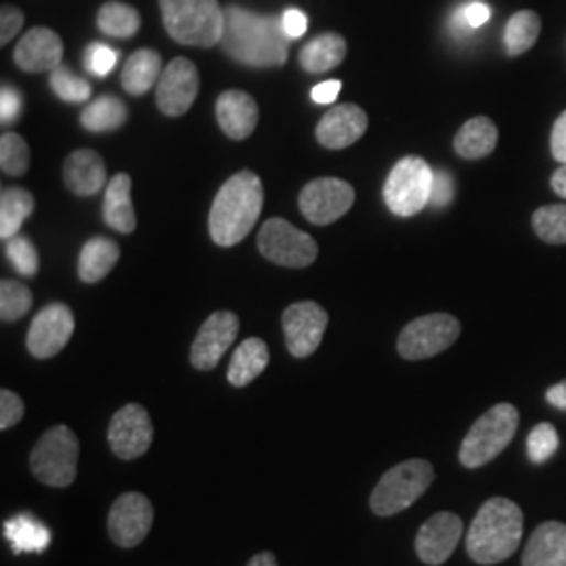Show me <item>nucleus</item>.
Returning <instances> with one entry per match:
<instances>
[{
    "mask_svg": "<svg viewBox=\"0 0 566 566\" xmlns=\"http://www.w3.org/2000/svg\"><path fill=\"white\" fill-rule=\"evenodd\" d=\"M290 36L282 20L261 15L238 4L225 9L222 48L238 64L248 67H282L287 62Z\"/></svg>",
    "mask_w": 566,
    "mask_h": 566,
    "instance_id": "obj_1",
    "label": "nucleus"
},
{
    "mask_svg": "<svg viewBox=\"0 0 566 566\" xmlns=\"http://www.w3.org/2000/svg\"><path fill=\"white\" fill-rule=\"evenodd\" d=\"M264 192L261 176L241 171L227 178L210 208V238L220 248H233L250 236L261 218Z\"/></svg>",
    "mask_w": 566,
    "mask_h": 566,
    "instance_id": "obj_2",
    "label": "nucleus"
},
{
    "mask_svg": "<svg viewBox=\"0 0 566 566\" xmlns=\"http://www.w3.org/2000/svg\"><path fill=\"white\" fill-rule=\"evenodd\" d=\"M524 514L519 503L508 498H491L480 505L466 533V552L477 565H498L508 560L523 540Z\"/></svg>",
    "mask_w": 566,
    "mask_h": 566,
    "instance_id": "obj_3",
    "label": "nucleus"
},
{
    "mask_svg": "<svg viewBox=\"0 0 566 566\" xmlns=\"http://www.w3.org/2000/svg\"><path fill=\"white\" fill-rule=\"evenodd\" d=\"M164 28L178 44L210 48L225 34V9L218 0H160Z\"/></svg>",
    "mask_w": 566,
    "mask_h": 566,
    "instance_id": "obj_4",
    "label": "nucleus"
},
{
    "mask_svg": "<svg viewBox=\"0 0 566 566\" xmlns=\"http://www.w3.org/2000/svg\"><path fill=\"white\" fill-rule=\"evenodd\" d=\"M521 415L512 403H498L480 415L464 436L459 461L464 468H482L503 454L519 431Z\"/></svg>",
    "mask_w": 566,
    "mask_h": 566,
    "instance_id": "obj_5",
    "label": "nucleus"
},
{
    "mask_svg": "<svg viewBox=\"0 0 566 566\" xmlns=\"http://www.w3.org/2000/svg\"><path fill=\"white\" fill-rule=\"evenodd\" d=\"M435 480V468L426 459H407L382 475L371 491V512L375 516H394L420 500Z\"/></svg>",
    "mask_w": 566,
    "mask_h": 566,
    "instance_id": "obj_6",
    "label": "nucleus"
},
{
    "mask_svg": "<svg viewBox=\"0 0 566 566\" xmlns=\"http://www.w3.org/2000/svg\"><path fill=\"white\" fill-rule=\"evenodd\" d=\"M80 443L76 435L64 426L48 428L30 454V470L46 487L64 489L76 480Z\"/></svg>",
    "mask_w": 566,
    "mask_h": 566,
    "instance_id": "obj_7",
    "label": "nucleus"
},
{
    "mask_svg": "<svg viewBox=\"0 0 566 566\" xmlns=\"http://www.w3.org/2000/svg\"><path fill=\"white\" fill-rule=\"evenodd\" d=\"M435 173L420 155H407L392 166L384 183V202L392 215L414 217L420 215L433 196Z\"/></svg>",
    "mask_w": 566,
    "mask_h": 566,
    "instance_id": "obj_8",
    "label": "nucleus"
},
{
    "mask_svg": "<svg viewBox=\"0 0 566 566\" xmlns=\"http://www.w3.org/2000/svg\"><path fill=\"white\" fill-rule=\"evenodd\" d=\"M461 334V324L449 313H431L417 317L403 327L396 340V350L407 361L435 357L449 349Z\"/></svg>",
    "mask_w": 566,
    "mask_h": 566,
    "instance_id": "obj_9",
    "label": "nucleus"
},
{
    "mask_svg": "<svg viewBox=\"0 0 566 566\" xmlns=\"http://www.w3.org/2000/svg\"><path fill=\"white\" fill-rule=\"evenodd\" d=\"M257 243L266 261L290 269L311 266L319 254L317 241L285 218H269L261 227Z\"/></svg>",
    "mask_w": 566,
    "mask_h": 566,
    "instance_id": "obj_10",
    "label": "nucleus"
},
{
    "mask_svg": "<svg viewBox=\"0 0 566 566\" xmlns=\"http://www.w3.org/2000/svg\"><path fill=\"white\" fill-rule=\"evenodd\" d=\"M352 185L336 176H322L306 183L298 196V208L303 217L317 227H326L345 217L352 208Z\"/></svg>",
    "mask_w": 566,
    "mask_h": 566,
    "instance_id": "obj_11",
    "label": "nucleus"
},
{
    "mask_svg": "<svg viewBox=\"0 0 566 566\" xmlns=\"http://www.w3.org/2000/svg\"><path fill=\"white\" fill-rule=\"evenodd\" d=\"M329 315L326 308L313 301L294 303L283 311L282 326L285 347L292 357L306 359L319 349L326 334Z\"/></svg>",
    "mask_w": 566,
    "mask_h": 566,
    "instance_id": "obj_12",
    "label": "nucleus"
},
{
    "mask_svg": "<svg viewBox=\"0 0 566 566\" xmlns=\"http://www.w3.org/2000/svg\"><path fill=\"white\" fill-rule=\"evenodd\" d=\"M109 449L120 459L145 456L152 447L153 424L148 410L139 403H129L118 410L108 431Z\"/></svg>",
    "mask_w": 566,
    "mask_h": 566,
    "instance_id": "obj_13",
    "label": "nucleus"
},
{
    "mask_svg": "<svg viewBox=\"0 0 566 566\" xmlns=\"http://www.w3.org/2000/svg\"><path fill=\"white\" fill-rule=\"evenodd\" d=\"M153 524V505L143 493H124L113 501L108 516L111 542L118 547H137L145 542Z\"/></svg>",
    "mask_w": 566,
    "mask_h": 566,
    "instance_id": "obj_14",
    "label": "nucleus"
},
{
    "mask_svg": "<svg viewBox=\"0 0 566 566\" xmlns=\"http://www.w3.org/2000/svg\"><path fill=\"white\" fill-rule=\"evenodd\" d=\"M74 313L64 303H51L32 319L25 347L36 359H51L66 349L74 334Z\"/></svg>",
    "mask_w": 566,
    "mask_h": 566,
    "instance_id": "obj_15",
    "label": "nucleus"
},
{
    "mask_svg": "<svg viewBox=\"0 0 566 566\" xmlns=\"http://www.w3.org/2000/svg\"><path fill=\"white\" fill-rule=\"evenodd\" d=\"M199 92V74L194 62L187 57H176L164 67L160 83L155 87V106L171 118L187 113Z\"/></svg>",
    "mask_w": 566,
    "mask_h": 566,
    "instance_id": "obj_16",
    "label": "nucleus"
},
{
    "mask_svg": "<svg viewBox=\"0 0 566 566\" xmlns=\"http://www.w3.org/2000/svg\"><path fill=\"white\" fill-rule=\"evenodd\" d=\"M240 334V317L231 311L213 313L197 331L192 345V366L199 371L217 368Z\"/></svg>",
    "mask_w": 566,
    "mask_h": 566,
    "instance_id": "obj_17",
    "label": "nucleus"
},
{
    "mask_svg": "<svg viewBox=\"0 0 566 566\" xmlns=\"http://www.w3.org/2000/svg\"><path fill=\"white\" fill-rule=\"evenodd\" d=\"M464 535V523L454 512H436L415 535V554L428 566H440L451 558Z\"/></svg>",
    "mask_w": 566,
    "mask_h": 566,
    "instance_id": "obj_18",
    "label": "nucleus"
},
{
    "mask_svg": "<svg viewBox=\"0 0 566 566\" xmlns=\"http://www.w3.org/2000/svg\"><path fill=\"white\" fill-rule=\"evenodd\" d=\"M13 59L28 74L53 72L55 67L62 66L64 43L59 34L48 28H32L15 46Z\"/></svg>",
    "mask_w": 566,
    "mask_h": 566,
    "instance_id": "obj_19",
    "label": "nucleus"
},
{
    "mask_svg": "<svg viewBox=\"0 0 566 566\" xmlns=\"http://www.w3.org/2000/svg\"><path fill=\"white\" fill-rule=\"evenodd\" d=\"M368 131V113L355 104L329 109L319 120L315 137L327 150H345L357 143Z\"/></svg>",
    "mask_w": 566,
    "mask_h": 566,
    "instance_id": "obj_20",
    "label": "nucleus"
},
{
    "mask_svg": "<svg viewBox=\"0 0 566 566\" xmlns=\"http://www.w3.org/2000/svg\"><path fill=\"white\" fill-rule=\"evenodd\" d=\"M217 120L220 131L233 141L248 139L259 124V106L243 90H225L217 99Z\"/></svg>",
    "mask_w": 566,
    "mask_h": 566,
    "instance_id": "obj_21",
    "label": "nucleus"
},
{
    "mask_svg": "<svg viewBox=\"0 0 566 566\" xmlns=\"http://www.w3.org/2000/svg\"><path fill=\"white\" fill-rule=\"evenodd\" d=\"M64 183L72 194L90 197L108 187L106 162L95 150H76L64 164Z\"/></svg>",
    "mask_w": 566,
    "mask_h": 566,
    "instance_id": "obj_22",
    "label": "nucleus"
},
{
    "mask_svg": "<svg viewBox=\"0 0 566 566\" xmlns=\"http://www.w3.org/2000/svg\"><path fill=\"white\" fill-rule=\"evenodd\" d=\"M523 566H566V524H540L524 547Z\"/></svg>",
    "mask_w": 566,
    "mask_h": 566,
    "instance_id": "obj_23",
    "label": "nucleus"
},
{
    "mask_svg": "<svg viewBox=\"0 0 566 566\" xmlns=\"http://www.w3.org/2000/svg\"><path fill=\"white\" fill-rule=\"evenodd\" d=\"M132 181L127 173L111 176L104 197V218L113 231L129 236L137 229V215L132 206Z\"/></svg>",
    "mask_w": 566,
    "mask_h": 566,
    "instance_id": "obj_24",
    "label": "nucleus"
},
{
    "mask_svg": "<svg viewBox=\"0 0 566 566\" xmlns=\"http://www.w3.org/2000/svg\"><path fill=\"white\" fill-rule=\"evenodd\" d=\"M269 359H271V355H269L266 342L261 338H248L233 352L229 371H227V380L233 387L243 389V387L252 384L262 371L266 370Z\"/></svg>",
    "mask_w": 566,
    "mask_h": 566,
    "instance_id": "obj_25",
    "label": "nucleus"
},
{
    "mask_svg": "<svg viewBox=\"0 0 566 566\" xmlns=\"http://www.w3.org/2000/svg\"><path fill=\"white\" fill-rule=\"evenodd\" d=\"M498 139H500V132L493 124V120L477 116L459 129L454 139V150L464 160H480L498 148Z\"/></svg>",
    "mask_w": 566,
    "mask_h": 566,
    "instance_id": "obj_26",
    "label": "nucleus"
},
{
    "mask_svg": "<svg viewBox=\"0 0 566 566\" xmlns=\"http://www.w3.org/2000/svg\"><path fill=\"white\" fill-rule=\"evenodd\" d=\"M120 261V246L109 238L97 236L88 240L78 257V277L85 283H99Z\"/></svg>",
    "mask_w": 566,
    "mask_h": 566,
    "instance_id": "obj_27",
    "label": "nucleus"
},
{
    "mask_svg": "<svg viewBox=\"0 0 566 566\" xmlns=\"http://www.w3.org/2000/svg\"><path fill=\"white\" fill-rule=\"evenodd\" d=\"M162 72L164 69L160 53H155L153 48L134 51L122 69V88L134 97L145 95L153 87H157Z\"/></svg>",
    "mask_w": 566,
    "mask_h": 566,
    "instance_id": "obj_28",
    "label": "nucleus"
},
{
    "mask_svg": "<svg viewBox=\"0 0 566 566\" xmlns=\"http://www.w3.org/2000/svg\"><path fill=\"white\" fill-rule=\"evenodd\" d=\"M347 57V41L340 34L327 32L303 46L298 62L308 74H324L340 66Z\"/></svg>",
    "mask_w": 566,
    "mask_h": 566,
    "instance_id": "obj_29",
    "label": "nucleus"
},
{
    "mask_svg": "<svg viewBox=\"0 0 566 566\" xmlns=\"http://www.w3.org/2000/svg\"><path fill=\"white\" fill-rule=\"evenodd\" d=\"M4 537L15 554L44 552L51 544V531L32 514H18L4 523Z\"/></svg>",
    "mask_w": 566,
    "mask_h": 566,
    "instance_id": "obj_30",
    "label": "nucleus"
},
{
    "mask_svg": "<svg viewBox=\"0 0 566 566\" xmlns=\"http://www.w3.org/2000/svg\"><path fill=\"white\" fill-rule=\"evenodd\" d=\"M34 213V197L22 187L4 189L0 196V238L11 240L20 236L23 222Z\"/></svg>",
    "mask_w": 566,
    "mask_h": 566,
    "instance_id": "obj_31",
    "label": "nucleus"
},
{
    "mask_svg": "<svg viewBox=\"0 0 566 566\" xmlns=\"http://www.w3.org/2000/svg\"><path fill=\"white\" fill-rule=\"evenodd\" d=\"M127 118L129 109L118 97L101 95L83 109L80 124L90 132L118 131L127 122Z\"/></svg>",
    "mask_w": 566,
    "mask_h": 566,
    "instance_id": "obj_32",
    "label": "nucleus"
},
{
    "mask_svg": "<svg viewBox=\"0 0 566 566\" xmlns=\"http://www.w3.org/2000/svg\"><path fill=\"white\" fill-rule=\"evenodd\" d=\"M97 25L111 39H131L141 28V18L131 4L109 0L97 13Z\"/></svg>",
    "mask_w": 566,
    "mask_h": 566,
    "instance_id": "obj_33",
    "label": "nucleus"
},
{
    "mask_svg": "<svg viewBox=\"0 0 566 566\" xmlns=\"http://www.w3.org/2000/svg\"><path fill=\"white\" fill-rule=\"evenodd\" d=\"M542 32V20L533 11H519L505 25V48L508 55H523L537 43Z\"/></svg>",
    "mask_w": 566,
    "mask_h": 566,
    "instance_id": "obj_34",
    "label": "nucleus"
},
{
    "mask_svg": "<svg viewBox=\"0 0 566 566\" xmlns=\"http://www.w3.org/2000/svg\"><path fill=\"white\" fill-rule=\"evenodd\" d=\"M34 296L25 283L18 280L0 282V317L2 322H18L32 308Z\"/></svg>",
    "mask_w": 566,
    "mask_h": 566,
    "instance_id": "obj_35",
    "label": "nucleus"
},
{
    "mask_svg": "<svg viewBox=\"0 0 566 566\" xmlns=\"http://www.w3.org/2000/svg\"><path fill=\"white\" fill-rule=\"evenodd\" d=\"M533 229L540 236V240L554 246L566 243V206L554 204V206H542L533 215Z\"/></svg>",
    "mask_w": 566,
    "mask_h": 566,
    "instance_id": "obj_36",
    "label": "nucleus"
},
{
    "mask_svg": "<svg viewBox=\"0 0 566 566\" xmlns=\"http://www.w3.org/2000/svg\"><path fill=\"white\" fill-rule=\"evenodd\" d=\"M0 168L9 176H23L30 171V148L18 132L0 137Z\"/></svg>",
    "mask_w": 566,
    "mask_h": 566,
    "instance_id": "obj_37",
    "label": "nucleus"
},
{
    "mask_svg": "<svg viewBox=\"0 0 566 566\" xmlns=\"http://www.w3.org/2000/svg\"><path fill=\"white\" fill-rule=\"evenodd\" d=\"M51 88L53 92L67 104H83L88 101L92 95V88L85 78L72 74L67 67H55L51 72Z\"/></svg>",
    "mask_w": 566,
    "mask_h": 566,
    "instance_id": "obj_38",
    "label": "nucleus"
},
{
    "mask_svg": "<svg viewBox=\"0 0 566 566\" xmlns=\"http://www.w3.org/2000/svg\"><path fill=\"white\" fill-rule=\"evenodd\" d=\"M558 445H560V438H558L556 428L549 422H542L529 433L526 454L533 464L540 466L558 451Z\"/></svg>",
    "mask_w": 566,
    "mask_h": 566,
    "instance_id": "obj_39",
    "label": "nucleus"
},
{
    "mask_svg": "<svg viewBox=\"0 0 566 566\" xmlns=\"http://www.w3.org/2000/svg\"><path fill=\"white\" fill-rule=\"evenodd\" d=\"M7 257L11 264L15 266V271L23 277H36L39 273V252L34 248V243L28 240L25 236H15L11 240H7Z\"/></svg>",
    "mask_w": 566,
    "mask_h": 566,
    "instance_id": "obj_40",
    "label": "nucleus"
},
{
    "mask_svg": "<svg viewBox=\"0 0 566 566\" xmlns=\"http://www.w3.org/2000/svg\"><path fill=\"white\" fill-rule=\"evenodd\" d=\"M25 414L22 396L18 392L2 389L0 391V431H9L22 422Z\"/></svg>",
    "mask_w": 566,
    "mask_h": 566,
    "instance_id": "obj_41",
    "label": "nucleus"
},
{
    "mask_svg": "<svg viewBox=\"0 0 566 566\" xmlns=\"http://www.w3.org/2000/svg\"><path fill=\"white\" fill-rule=\"evenodd\" d=\"M118 62V53L106 44L95 43L87 48V69L97 76H108Z\"/></svg>",
    "mask_w": 566,
    "mask_h": 566,
    "instance_id": "obj_42",
    "label": "nucleus"
},
{
    "mask_svg": "<svg viewBox=\"0 0 566 566\" xmlns=\"http://www.w3.org/2000/svg\"><path fill=\"white\" fill-rule=\"evenodd\" d=\"M22 25L23 13L18 7H13V4L2 7V11H0V44L11 43L18 36V32L22 30Z\"/></svg>",
    "mask_w": 566,
    "mask_h": 566,
    "instance_id": "obj_43",
    "label": "nucleus"
},
{
    "mask_svg": "<svg viewBox=\"0 0 566 566\" xmlns=\"http://www.w3.org/2000/svg\"><path fill=\"white\" fill-rule=\"evenodd\" d=\"M22 106V95L15 88L2 87V95H0V118H2V124L13 122L20 116Z\"/></svg>",
    "mask_w": 566,
    "mask_h": 566,
    "instance_id": "obj_44",
    "label": "nucleus"
},
{
    "mask_svg": "<svg viewBox=\"0 0 566 566\" xmlns=\"http://www.w3.org/2000/svg\"><path fill=\"white\" fill-rule=\"evenodd\" d=\"M489 18H491V11H489L487 4L472 2V4H468L464 11H459L454 23L466 25V28H480V25H485V23L489 22Z\"/></svg>",
    "mask_w": 566,
    "mask_h": 566,
    "instance_id": "obj_45",
    "label": "nucleus"
},
{
    "mask_svg": "<svg viewBox=\"0 0 566 566\" xmlns=\"http://www.w3.org/2000/svg\"><path fill=\"white\" fill-rule=\"evenodd\" d=\"M456 194V187H454V178L447 173H438L435 175V183H433V196H431V204L436 208H443L447 206Z\"/></svg>",
    "mask_w": 566,
    "mask_h": 566,
    "instance_id": "obj_46",
    "label": "nucleus"
},
{
    "mask_svg": "<svg viewBox=\"0 0 566 566\" xmlns=\"http://www.w3.org/2000/svg\"><path fill=\"white\" fill-rule=\"evenodd\" d=\"M549 150H552L554 160H558L560 164H566V109L554 122L552 137H549Z\"/></svg>",
    "mask_w": 566,
    "mask_h": 566,
    "instance_id": "obj_47",
    "label": "nucleus"
},
{
    "mask_svg": "<svg viewBox=\"0 0 566 566\" xmlns=\"http://www.w3.org/2000/svg\"><path fill=\"white\" fill-rule=\"evenodd\" d=\"M283 30L290 39H301L308 28L305 13L298 9H287L282 15Z\"/></svg>",
    "mask_w": 566,
    "mask_h": 566,
    "instance_id": "obj_48",
    "label": "nucleus"
},
{
    "mask_svg": "<svg viewBox=\"0 0 566 566\" xmlns=\"http://www.w3.org/2000/svg\"><path fill=\"white\" fill-rule=\"evenodd\" d=\"M340 88H342V83H340V80H327V83H322V85L313 87V90H311V97H313V101H315V104L327 106V104H334V101L338 99Z\"/></svg>",
    "mask_w": 566,
    "mask_h": 566,
    "instance_id": "obj_49",
    "label": "nucleus"
},
{
    "mask_svg": "<svg viewBox=\"0 0 566 566\" xmlns=\"http://www.w3.org/2000/svg\"><path fill=\"white\" fill-rule=\"evenodd\" d=\"M545 399H547V403H549V405H554V407H558V410L566 412V380L558 382V384H554L552 389H547V392H545Z\"/></svg>",
    "mask_w": 566,
    "mask_h": 566,
    "instance_id": "obj_50",
    "label": "nucleus"
},
{
    "mask_svg": "<svg viewBox=\"0 0 566 566\" xmlns=\"http://www.w3.org/2000/svg\"><path fill=\"white\" fill-rule=\"evenodd\" d=\"M552 189L566 199V164L552 175Z\"/></svg>",
    "mask_w": 566,
    "mask_h": 566,
    "instance_id": "obj_51",
    "label": "nucleus"
},
{
    "mask_svg": "<svg viewBox=\"0 0 566 566\" xmlns=\"http://www.w3.org/2000/svg\"><path fill=\"white\" fill-rule=\"evenodd\" d=\"M248 566H277V560H275V556L271 552H261V554L250 558Z\"/></svg>",
    "mask_w": 566,
    "mask_h": 566,
    "instance_id": "obj_52",
    "label": "nucleus"
}]
</instances>
